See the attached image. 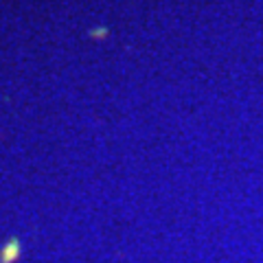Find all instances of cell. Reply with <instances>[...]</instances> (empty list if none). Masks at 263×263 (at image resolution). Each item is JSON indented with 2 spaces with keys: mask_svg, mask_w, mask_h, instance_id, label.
I'll list each match as a JSON object with an SVG mask.
<instances>
[{
  "mask_svg": "<svg viewBox=\"0 0 263 263\" xmlns=\"http://www.w3.org/2000/svg\"><path fill=\"white\" fill-rule=\"evenodd\" d=\"M22 252V243L18 237H11L7 243L3 246V250H0V263H16L18 256H20Z\"/></svg>",
  "mask_w": 263,
  "mask_h": 263,
  "instance_id": "obj_1",
  "label": "cell"
},
{
  "mask_svg": "<svg viewBox=\"0 0 263 263\" xmlns=\"http://www.w3.org/2000/svg\"><path fill=\"white\" fill-rule=\"evenodd\" d=\"M107 33H110V29L107 27H99V29H90V31H88L90 38H105Z\"/></svg>",
  "mask_w": 263,
  "mask_h": 263,
  "instance_id": "obj_2",
  "label": "cell"
}]
</instances>
